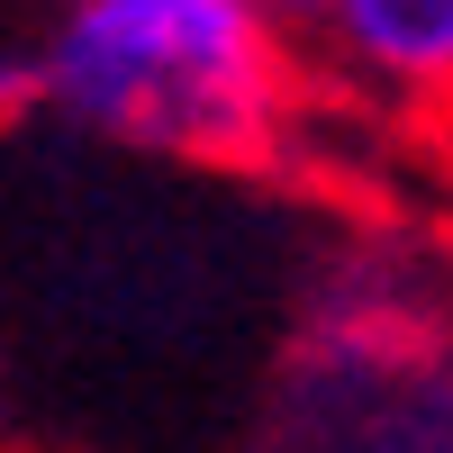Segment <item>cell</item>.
<instances>
[{
    "mask_svg": "<svg viewBox=\"0 0 453 453\" xmlns=\"http://www.w3.org/2000/svg\"><path fill=\"white\" fill-rule=\"evenodd\" d=\"M19 100H36V82H27V46H10V36H0V119H10Z\"/></svg>",
    "mask_w": 453,
    "mask_h": 453,
    "instance_id": "4",
    "label": "cell"
},
{
    "mask_svg": "<svg viewBox=\"0 0 453 453\" xmlns=\"http://www.w3.org/2000/svg\"><path fill=\"white\" fill-rule=\"evenodd\" d=\"M263 10H273V19H281V27L299 36V27H309V19H318V0H263Z\"/></svg>",
    "mask_w": 453,
    "mask_h": 453,
    "instance_id": "5",
    "label": "cell"
},
{
    "mask_svg": "<svg viewBox=\"0 0 453 453\" xmlns=\"http://www.w3.org/2000/svg\"><path fill=\"white\" fill-rule=\"evenodd\" d=\"M254 453H453V335L418 290L345 281L309 318Z\"/></svg>",
    "mask_w": 453,
    "mask_h": 453,
    "instance_id": "2",
    "label": "cell"
},
{
    "mask_svg": "<svg viewBox=\"0 0 453 453\" xmlns=\"http://www.w3.org/2000/svg\"><path fill=\"white\" fill-rule=\"evenodd\" d=\"M299 46L381 109H453V0H318Z\"/></svg>",
    "mask_w": 453,
    "mask_h": 453,
    "instance_id": "3",
    "label": "cell"
},
{
    "mask_svg": "<svg viewBox=\"0 0 453 453\" xmlns=\"http://www.w3.org/2000/svg\"><path fill=\"white\" fill-rule=\"evenodd\" d=\"M36 109L155 164H263L299 100V36L263 0H55Z\"/></svg>",
    "mask_w": 453,
    "mask_h": 453,
    "instance_id": "1",
    "label": "cell"
}]
</instances>
